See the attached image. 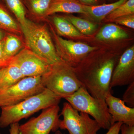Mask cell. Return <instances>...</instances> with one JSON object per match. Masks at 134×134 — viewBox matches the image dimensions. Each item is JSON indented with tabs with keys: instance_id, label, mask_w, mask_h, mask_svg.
Listing matches in <instances>:
<instances>
[{
	"instance_id": "27",
	"label": "cell",
	"mask_w": 134,
	"mask_h": 134,
	"mask_svg": "<svg viewBox=\"0 0 134 134\" xmlns=\"http://www.w3.org/2000/svg\"><path fill=\"white\" fill-rule=\"evenodd\" d=\"M121 134H134V126H129L123 124L121 127Z\"/></svg>"
},
{
	"instance_id": "6",
	"label": "cell",
	"mask_w": 134,
	"mask_h": 134,
	"mask_svg": "<svg viewBox=\"0 0 134 134\" xmlns=\"http://www.w3.org/2000/svg\"><path fill=\"white\" fill-rule=\"evenodd\" d=\"M59 128L67 130L69 134H97L101 128L95 120L86 113H79L69 103L63 104Z\"/></svg>"
},
{
	"instance_id": "16",
	"label": "cell",
	"mask_w": 134,
	"mask_h": 134,
	"mask_svg": "<svg viewBox=\"0 0 134 134\" xmlns=\"http://www.w3.org/2000/svg\"><path fill=\"white\" fill-rule=\"evenodd\" d=\"M52 0H24L27 17L32 20L43 21L46 18Z\"/></svg>"
},
{
	"instance_id": "9",
	"label": "cell",
	"mask_w": 134,
	"mask_h": 134,
	"mask_svg": "<svg viewBox=\"0 0 134 134\" xmlns=\"http://www.w3.org/2000/svg\"><path fill=\"white\" fill-rule=\"evenodd\" d=\"M10 63L19 68L24 77L41 76L48 72L52 66L26 46L12 58Z\"/></svg>"
},
{
	"instance_id": "11",
	"label": "cell",
	"mask_w": 134,
	"mask_h": 134,
	"mask_svg": "<svg viewBox=\"0 0 134 134\" xmlns=\"http://www.w3.org/2000/svg\"><path fill=\"white\" fill-rule=\"evenodd\" d=\"M134 47L127 49L121 55L113 72L110 87L128 85L134 82Z\"/></svg>"
},
{
	"instance_id": "18",
	"label": "cell",
	"mask_w": 134,
	"mask_h": 134,
	"mask_svg": "<svg viewBox=\"0 0 134 134\" xmlns=\"http://www.w3.org/2000/svg\"><path fill=\"white\" fill-rule=\"evenodd\" d=\"M24 77L16 65L10 63L5 67L4 72L0 78V92L13 86Z\"/></svg>"
},
{
	"instance_id": "23",
	"label": "cell",
	"mask_w": 134,
	"mask_h": 134,
	"mask_svg": "<svg viewBox=\"0 0 134 134\" xmlns=\"http://www.w3.org/2000/svg\"><path fill=\"white\" fill-rule=\"evenodd\" d=\"M134 14V0H127L105 18L108 21H113L114 19L120 17Z\"/></svg>"
},
{
	"instance_id": "19",
	"label": "cell",
	"mask_w": 134,
	"mask_h": 134,
	"mask_svg": "<svg viewBox=\"0 0 134 134\" xmlns=\"http://www.w3.org/2000/svg\"><path fill=\"white\" fill-rule=\"evenodd\" d=\"M129 35L123 29L116 25L109 24L103 26L96 36L99 41H113L125 39Z\"/></svg>"
},
{
	"instance_id": "26",
	"label": "cell",
	"mask_w": 134,
	"mask_h": 134,
	"mask_svg": "<svg viewBox=\"0 0 134 134\" xmlns=\"http://www.w3.org/2000/svg\"><path fill=\"white\" fill-rule=\"evenodd\" d=\"M123 123L121 122H115L108 130L105 134H120L121 127Z\"/></svg>"
},
{
	"instance_id": "10",
	"label": "cell",
	"mask_w": 134,
	"mask_h": 134,
	"mask_svg": "<svg viewBox=\"0 0 134 134\" xmlns=\"http://www.w3.org/2000/svg\"><path fill=\"white\" fill-rule=\"evenodd\" d=\"M54 37L59 50L57 51L58 55L63 62L72 68L82 60L89 53L97 49L85 43L64 39L54 33Z\"/></svg>"
},
{
	"instance_id": "32",
	"label": "cell",
	"mask_w": 134,
	"mask_h": 134,
	"mask_svg": "<svg viewBox=\"0 0 134 134\" xmlns=\"http://www.w3.org/2000/svg\"><path fill=\"white\" fill-rule=\"evenodd\" d=\"M108 1H115V0H108ZM117 1H118V0H117Z\"/></svg>"
},
{
	"instance_id": "28",
	"label": "cell",
	"mask_w": 134,
	"mask_h": 134,
	"mask_svg": "<svg viewBox=\"0 0 134 134\" xmlns=\"http://www.w3.org/2000/svg\"><path fill=\"white\" fill-rule=\"evenodd\" d=\"M80 3L84 5L88 6L97 5L98 0H77Z\"/></svg>"
},
{
	"instance_id": "22",
	"label": "cell",
	"mask_w": 134,
	"mask_h": 134,
	"mask_svg": "<svg viewBox=\"0 0 134 134\" xmlns=\"http://www.w3.org/2000/svg\"><path fill=\"white\" fill-rule=\"evenodd\" d=\"M65 17L83 35H91L97 29V25L86 19L69 15Z\"/></svg>"
},
{
	"instance_id": "15",
	"label": "cell",
	"mask_w": 134,
	"mask_h": 134,
	"mask_svg": "<svg viewBox=\"0 0 134 134\" xmlns=\"http://www.w3.org/2000/svg\"><path fill=\"white\" fill-rule=\"evenodd\" d=\"M14 16L2 0H0V29L7 32L23 36L19 23Z\"/></svg>"
},
{
	"instance_id": "20",
	"label": "cell",
	"mask_w": 134,
	"mask_h": 134,
	"mask_svg": "<svg viewBox=\"0 0 134 134\" xmlns=\"http://www.w3.org/2000/svg\"><path fill=\"white\" fill-rule=\"evenodd\" d=\"M52 18L53 23L59 35L72 37L82 36L83 34L65 16L54 15Z\"/></svg>"
},
{
	"instance_id": "31",
	"label": "cell",
	"mask_w": 134,
	"mask_h": 134,
	"mask_svg": "<svg viewBox=\"0 0 134 134\" xmlns=\"http://www.w3.org/2000/svg\"><path fill=\"white\" fill-rule=\"evenodd\" d=\"M5 70V68H2L0 69V78H1V77L2 76Z\"/></svg>"
},
{
	"instance_id": "12",
	"label": "cell",
	"mask_w": 134,
	"mask_h": 134,
	"mask_svg": "<svg viewBox=\"0 0 134 134\" xmlns=\"http://www.w3.org/2000/svg\"><path fill=\"white\" fill-rule=\"evenodd\" d=\"M105 101L111 117L112 126L119 122L134 126V108L127 106L122 99L113 96L112 93L108 94Z\"/></svg>"
},
{
	"instance_id": "17",
	"label": "cell",
	"mask_w": 134,
	"mask_h": 134,
	"mask_svg": "<svg viewBox=\"0 0 134 134\" xmlns=\"http://www.w3.org/2000/svg\"><path fill=\"white\" fill-rule=\"evenodd\" d=\"M127 0H118L110 4L88 6L84 5L86 16L93 20L100 21Z\"/></svg>"
},
{
	"instance_id": "5",
	"label": "cell",
	"mask_w": 134,
	"mask_h": 134,
	"mask_svg": "<svg viewBox=\"0 0 134 134\" xmlns=\"http://www.w3.org/2000/svg\"><path fill=\"white\" fill-rule=\"evenodd\" d=\"M65 99L75 110L93 117L101 129L108 130L111 126V117L105 100L94 97L83 86Z\"/></svg>"
},
{
	"instance_id": "3",
	"label": "cell",
	"mask_w": 134,
	"mask_h": 134,
	"mask_svg": "<svg viewBox=\"0 0 134 134\" xmlns=\"http://www.w3.org/2000/svg\"><path fill=\"white\" fill-rule=\"evenodd\" d=\"M25 46L51 65L62 62L57 53L47 24H40L27 18L19 25Z\"/></svg>"
},
{
	"instance_id": "29",
	"label": "cell",
	"mask_w": 134,
	"mask_h": 134,
	"mask_svg": "<svg viewBox=\"0 0 134 134\" xmlns=\"http://www.w3.org/2000/svg\"><path fill=\"white\" fill-rule=\"evenodd\" d=\"M4 44V38L0 42V69L2 68V56Z\"/></svg>"
},
{
	"instance_id": "2",
	"label": "cell",
	"mask_w": 134,
	"mask_h": 134,
	"mask_svg": "<svg viewBox=\"0 0 134 134\" xmlns=\"http://www.w3.org/2000/svg\"><path fill=\"white\" fill-rule=\"evenodd\" d=\"M116 63L114 58H107L96 63L88 69L74 70L82 86L92 96L105 100L112 93L110 83Z\"/></svg>"
},
{
	"instance_id": "30",
	"label": "cell",
	"mask_w": 134,
	"mask_h": 134,
	"mask_svg": "<svg viewBox=\"0 0 134 134\" xmlns=\"http://www.w3.org/2000/svg\"><path fill=\"white\" fill-rule=\"evenodd\" d=\"M7 32L0 29V42L5 38Z\"/></svg>"
},
{
	"instance_id": "8",
	"label": "cell",
	"mask_w": 134,
	"mask_h": 134,
	"mask_svg": "<svg viewBox=\"0 0 134 134\" xmlns=\"http://www.w3.org/2000/svg\"><path fill=\"white\" fill-rule=\"evenodd\" d=\"M59 111L58 105L43 110L38 117L19 125L18 134H49L56 132L59 129Z\"/></svg>"
},
{
	"instance_id": "33",
	"label": "cell",
	"mask_w": 134,
	"mask_h": 134,
	"mask_svg": "<svg viewBox=\"0 0 134 134\" xmlns=\"http://www.w3.org/2000/svg\"><path fill=\"white\" fill-rule=\"evenodd\" d=\"M57 134H60V133H57Z\"/></svg>"
},
{
	"instance_id": "13",
	"label": "cell",
	"mask_w": 134,
	"mask_h": 134,
	"mask_svg": "<svg viewBox=\"0 0 134 134\" xmlns=\"http://www.w3.org/2000/svg\"><path fill=\"white\" fill-rule=\"evenodd\" d=\"M25 47L23 36L7 32L3 50L2 68L9 65L12 58Z\"/></svg>"
},
{
	"instance_id": "25",
	"label": "cell",
	"mask_w": 134,
	"mask_h": 134,
	"mask_svg": "<svg viewBox=\"0 0 134 134\" xmlns=\"http://www.w3.org/2000/svg\"><path fill=\"white\" fill-rule=\"evenodd\" d=\"M113 21L131 29H134V15L124 16L114 20Z\"/></svg>"
},
{
	"instance_id": "24",
	"label": "cell",
	"mask_w": 134,
	"mask_h": 134,
	"mask_svg": "<svg viewBox=\"0 0 134 134\" xmlns=\"http://www.w3.org/2000/svg\"><path fill=\"white\" fill-rule=\"evenodd\" d=\"M128 85L122 100L127 103L129 107L134 108V82Z\"/></svg>"
},
{
	"instance_id": "21",
	"label": "cell",
	"mask_w": 134,
	"mask_h": 134,
	"mask_svg": "<svg viewBox=\"0 0 134 134\" xmlns=\"http://www.w3.org/2000/svg\"><path fill=\"white\" fill-rule=\"evenodd\" d=\"M15 16L19 25H23L27 19V12L24 0H2Z\"/></svg>"
},
{
	"instance_id": "4",
	"label": "cell",
	"mask_w": 134,
	"mask_h": 134,
	"mask_svg": "<svg viewBox=\"0 0 134 134\" xmlns=\"http://www.w3.org/2000/svg\"><path fill=\"white\" fill-rule=\"evenodd\" d=\"M41 80L46 88L62 98L71 96L82 86L73 68L63 62L52 65Z\"/></svg>"
},
{
	"instance_id": "1",
	"label": "cell",
	"mask_w": 134,
	"mask_h": 134,
	"mask_svg": "<svg viewBox=\"0 0 134 134\" xmlns=\"http://www.w3.org/2000/svg\"><path fill=\"white\" fill-rule=\"evenodd\" d=\"M61 98L46 88L41 93L14 105L1 107L0 127L4 128L18 122L40 110L59 104Z\"/></svg>"
},
{
	"instance_id": "14",
	"label": "cell",
	"mask_w": 134,
	"mask_h": 134,
	"mask_svg": "<svg viewBox=\"0 0 134 134\" xmlns=\"http://www.w3.org/2000/svg\"><path fill=\"white\" fill-rule=\"evenodd\" d=\"M57 13L86 14L84 5L77 0H52L46 14V18Z\"/></svg>"
},
{
	"instance_id": "7",
	"label": "cell",
	"mask_w": 134,
	"mask_h": 134,
	"mask_svg": "<svg viewBox=\"0 0 134 134\" xmlns=\"http://www.w3.org/2000/svg\"><path fill=\"white\" fill-rule=\"evenodd\" d=\"M45 89L41 82V76L25 77L0 92V107L16 104L41 93Z\"/></svg>"
}]
</instances>
